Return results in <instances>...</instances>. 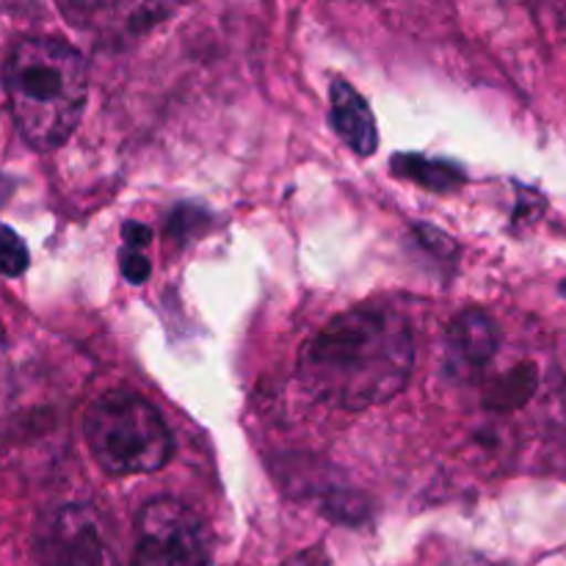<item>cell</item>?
<instances>
[{
    "mask_svg": "<svg viewBox=\"0 0 566 566\" xmlns=\"http://www.w3.org/2000/svg\"><path fill=\"white\" fill-rule=\"evenodd\" d=\"M3 86L22 138L48 153L61 147L81 122L88 97V66L61 39L28 36L6 59Z\"/></svg>",
    "mask_w": 566,
    "mask_h": 566,
    "instance_id": "obj_2",
    "label": "cell"
},
{
    "mask_svg": "<svg viewBox=\"0 0 566 566\" xmlns=\"http://www.w3.org/2000/svg\"><path fill=\"white\" fill-rule=\"evenodd\" d=\"M133 566H208L202 523L186 503L158 497L136 520Z\"/></svg>",
    "mask_w": 566,
    "mask_h": 566,
    "instance_id": "obj_4",
    "label": "cell"
},
{
    "mask_svg": "<svg viewBox=\"0 0 566 566\" xmlns=\"http://www.w3.org/2000/svg\"><path fill=\"white\" fill-rule=\"evenodd\" d=\"M390 169L403 180H415L418 186L440 193L453 191L464 180L462 169L457 164L440 158H423V155H401V158L392 160Z\"/></svg>",
    "mask_w": 566,
    "mask_h": 566,
    "instance_id": "obj_8",
    "label": "cell"
},
{
    "mask_svg": "<svg viewBox=\"0 0 566 566\" xmlns=\"http://www.w3.org/2000/svg\"><path fill=\"white\" fill-rule=\"evenodd\" d=\"M0 343H3V329H0Z\"/></svg>",
    "mask_w": 566,
    "mask_h": 566,
    "instance_id": "obj_14",
    "label": "cell"
},
{
    "mask_svg": "<svg viewBox=\"0 0 566 566\" xmlns=\"http://www.w3.org/2000/svg\"><path fill=\"white\" fill-rule=\"evenodd\" d=\"M285 566H329V562L315 551V553H304V556L293 558V562H287Z\"/></svg>",
    "mask_w": 566,
    "mask_h": 566,
    "instance_id": "obj_12",
    "label": "cell"
},
{
    "mask_svg": "<svg viewBox=\"0 0 566 566\" xmlns=\"http://www.w3.org/2000/svg\"><path fill=\"white\" fill-rule=\"evenodd\" d=\"M119 263H122V274H125L127 282H133V285H142V282H147L149 260L142 249L125 247L119 254Z\"/></svg>",
    "mask_w": 566,
    "mask_h": 566,
    "instance_id": "obj_10",
    "label": "cell"
},
{
    "mask_svg": "<svg viewBox=\"0 0 566 566\" xmlns=\"http://www.w3.org/2000/svg\"><path fill=\"white\" fill-rule=\"evenodd\" d=\"M122 238H125V247L130 249H142L149 243V227L138 224V221H127L125 227H122Z\"/></svg>",
    "mask_w": 566,
    "mask_h": 566,
    "instance_id": "obj_11",
    "label": "cell"
},
{
    "mask_svg": "<svg viewBox=\"0 0 566 566\" xmlns=\"http://www.w3.org/2000/svg\"><path fill=\"white\" fill-rule=\"evenodd\" d=\"M448 566H512V564H501V562H490L484 556H462L457 562H451Z\"/></svg>",
    "mask_w": 566,
    "mask_h": 566,
    "instance_id": "obj_13",
    "label": "cell"
},
{
    "mask_svg": "<svg viewBox=\"0 0 566 566\" xmlns=\"http://www.w3.org/2000/svg\"><path fill=\"white\" fill-rule=\"evenodd\" d=\"M88 451L111 475H142L164 468L175 453V437L158 409L142 396L111 390L83 418Z\"/></svg>",
    "mask_w": 566,
    "mask_h": 566,
    "instance_id": "obj_3",
    "label": "cell"
},
{
    "mask_svg": "<svg viewBox=\"0 0 566 566\" xmlns=\"http://www.w3.org/2000/svg\"><path fill=\"white\" fill-rule=\"evenodd\" d=\"M329 122L346 147L357 155H374L379 147V133H376L374 111L368 99L346 81L332 83L329 92Z\"/></svg>",
    "mask_w": 566,
    "mask_h": 566,
    "instance_id": "obj_7",
    "label": "cell"
},
{
    "mask_svg": "<svg viewBox=\"0 0 566 566\" xmlns=\"http://www.w3.org/2000/svg\"><path fill=\"white\" fill-rule=\"evenodd\" d=\"M446 343L451 370L459 376H468L492 363L497 346H501V332L490 315L468 310L451 321Z\"/></svg>",
    "mask_w": 566,
    "mask_h": 566,
    "instance_id": "obj_6",
    "label": "cell"
},
{
    "mask_svg": "<svg viewBox=\"0 0 566 566\" xmlns=\"http://www.w3.org/2000/svg\"><path fill=\"white\" fill-rule=\"evenodd\" d=\"M415 337L407 318L385 307H357L332 318L298 359L302 385L346 412L385 403L409 385Z\"/></svg>",
    "mask_w": 566,
    "mask_h": 566,
    "instance_id": "obj_1",
    "label": "cell"
},
{
    "mask_svg": "<svg viewBox=\"0 0 566 566\" xmlns=\"http://www.w3.org/2000/svg\"><path fill=\"white\" fill-rule=\"evenodd\" d=\"M36 562L39 566H122L103 517L81 503L44 514L36 531Z\"/></svg>",
    "mask_w": 566,
    "mask_h": 566,
    "instance_id": "obj_5",
    "label": "cell"
},
{
    "mask_svg": "<svg viewBox=\"0 0 566 566\" xmlns=\"http://www.w3.org/2000/svg\"><path fill=\"white\" fill-rule=\"evenodd\" d=\"M28 247L11 227L0 224V274L20 276L28 269Z\"/></svg>",
    "mask_w": 566,
    "mask_h": 566,
    "instance_id": "obj_9",
    "label": "cell"
},
{
    "mask_svg": "<svg viewBox=\"0 0 566 566\" xmlns=\"http://www.w3.org/2000/svg\"><path fill=\"white\" fill-rule=\"evenodd\" d=\"M564 293H566V282H564Z\"/></svg>",
    "mask_w": 566,
    "mask_h": 566,
    "instance_id": "obj_15",
    "label": "cell"
}]
</instances>
